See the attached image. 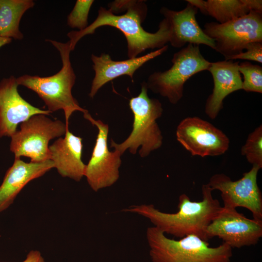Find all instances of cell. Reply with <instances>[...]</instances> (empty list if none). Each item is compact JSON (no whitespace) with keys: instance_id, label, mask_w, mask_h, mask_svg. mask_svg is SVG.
I'll use <instances>...</instances> for the list:
<instances>
[{"instance_id":"cell-9","label":"cell","mask_w":262,"mask_h":262,"mask_svg":"<svg viewBox=\"0 0 262 262\" xmlns=\"http://www.w3.org/2000/svg\"><path fill=\"white\" fill-rule=\"evenodd\" d=\"M260 169L253 165L237 180H232L223 173L215 174L207 184L213 191L220 192L223 207L246 208L251 212L254 219L262 222V194L257 183Z\"/></svg>"},{"instance_id":"cell-18","label":"cell","mask_w":262,"mask_h":262,"mask_svg":"<svg viewBox=\"0 0 262 262\" xmlns=\"http://www.w3.org/2000/svg\"><path fill=\"white\" fill-rule=\"evenodd\" d=\"M64 138H59L49 146V160L52 161L63 177L80 181L84 176L86 164L82 160V138L67 129Z\"/></svg>"},{"instance_id":"cell-15","label":"cell","mask_w":262,"mask_h":262,"mask_svg":"<svg viewBox=\"0 0 262 262\" xmlns=\"http://www.w3.org/2000/svg\"><path fill=\"white\" fill-rule=\"evenodd\" d=\"M168 47L166 45L143 56L122 61H114L108 54L102 53L100 56L92 54L95 76L92 82L89 97L93 98L102 86L118 77L128 75L132 79L134 73L138 69L147 62L166 51Z\"/></svg>"},{"instance_id":"cell-13","label":"cell","mask_w":262,"mask_h":262,"mask_svg":"<svg viewBox=\"0 0 262 262\" xmlns=\"http://www.w3.org/2000/svg\"><path fill=\"white\" fill-rule=\"evenodd\" d=\"M14 76L0 82V138L11 137L19 123L37 114L49 115V110L33 106L20 95Z\"/></svg>"},{"instance_id":"cell-21","label":"cell","mask_w":262,"mask_h":262,"mask_svg":"<svg viewBox=\"0 0 262 262\" xmlns=\"http://www.w3.org/2000/svg\"><path fill=\"white\" fill-rule=\"evenodd\" d=\"M241 154L252 166L262 168V126L260 125L249 134L241 148Z\"/></svg>"},{"instance_id":"cell-25","label":"cell","mask_w":262,"mask_h":262,"mask_svg":"<svg viewBox=\"0 0 262 262\" xmlns=\"http://www.w3.org/2000/svg\"><path fill=\"white\" fill-rule=\"evenodd\" d=\"M22 262H46L40 251L31 250Z\"/></svg>"},{"instance_id":"cell-8","label":"cell","mask_w":262,"mask_h":262,"mask_svg":"<svg viewBox=\"0 0 262 262\" xmlns=\"http://www.w3.org/2000/svg\"><path fill=\"white\" fill-rule=\"evenodd\" d=\"M204 33L215 42L214 49L225 60L243 51L247 44L262 42V12L250 11L247 15L225 23L211 22Z\"/></svg>"},{"instance_id":"cell-5","label":"cell","mask_w":262,"mask_h":262,"mask_svg":"<svg viewBox=\"0 0 262 262\" xmlns=\"http://www.w3.org/2000/svg\"><path fill=\"white\" fill-rule=\"evenodd\" d=\"M147 89L146 82H143L139 94L130 99L129 106L133 115L132 130L130 135L120 144L111 139V147L121 155L127 149L135 154L141 147L139 154L144 158L163 144V136L156 120L162 116L163 109L158 99L148 97Z\"/></svg>"},{"instance_id":"cell-4","label":"cell","mask_w":262,"mask_h":262,"mask_svg":"<svg viewBox=\"0 0 262 262\" xmlns=\"http://www.w3.org/2000/svg\"><path fill=\"white\" fill-rule=\"evenodd\" d=\"M146 237L152 262H229L232 256V248L225 243L210 247L195 235L176 240L154 226L147 229Z\"/></svg>"},{"instance_id":"cell-12","label":"cell","mask_w":262,"mask_h":262,"mask_svg":"<svg viewBox=\"0 0 262 262\" xmlns=\"http://www.w3.org/2000/svg\"><path fill=\"white\" fill-rule=\"evenodd\" d=\"M206 236L208 240L217 237L232 248L255 245L262 237V222L222 206L208 225Z\"/></svg>"},{"instance_id":"cell-11","label":"cell","mask_w":262,"mask_h":262,"mask_svg":"<svg viewBox=\"0 0 262 262\" xmlns=\"http://www.w3.org/2000/svg\"><path fill=\"white\" fill-rule=\"evenodd\" d=\"M176 134L178 141L193 156L221 155L229 146V138L222 131L196 116L182 120Z\"/></svg>"},{"instance_id":"cell-14","label":"cell","mask_w":262,"mask_h":262,"mask_svg":"<svg viewBox=\"0 0 262 262\" xmlns=\"http://www.w3.org/2000/svg\"><path fill=\"white\" fill-rule=\"evenodd\" d=\"M197 9L187 4L183 9L176 11L163 7L160 10L170 27L169 42L177 48L186 44H203L214 49V40L208 37L199 26L196 18Z\"/></svg>"},{"instance_id":"cell-24","label":"cell","mask_w":262,"mask_h":262,"mask_svg":"<svg viewBox=\"0 0 262 262\" xmlns=\"http://www.w3.org/2000/svg\"><path fill=\"white\" fill-rule=\"evenodd\" d=\"M244 49L246 51L239 53L232 57L230 60L243 59L251 60L262 63V42H251L245 46Z\"/></svg>"},{"instance_id":"cell-17","label":"cell","mask_w":262,"mask_h":262,"mask_svg":"<svg viewBox=\"0 0 262 262\" xmlns=\"http://www.w3.org/2000/svg\"><path fill=\"white\" fill-rule=\"evenodd\" d=\"M52 168H54V164L50 160L40 163H26L20 158H15L0 186V213L13 203L29 182L42 176Z\"/></svg>"},{"instance_id":"cell-7","label":"cell","mask_w":262,"mask_h":262,"mask_svg":"<svg viewBox=\"0 0 262 262\" xmlns=\"http://www.w3.org/2000/svg\"><path fill=\"white\" fill-rule=\"evenodd\" d=\"M46 115L37 114L31 116L22 122L20 130L11 136L10 149L15 158L25 156L33 163L49 160V141L65 135L68 126Z\"/></svg>"},{"instance_id":"cell-6","label":"cell","mask_w":262,"mask_h":262,"mask_svg":"<svg viewBox=\"0 0 262 262\" xmlns=\"http://www.w3.org/2000/svg\"><path fill=\"white\" fill-rule=\"evenodd\" d=\"M171 62L169 69L153 73L146 84L148 89L175 104L183 97L185 82L195 74L208 70L211 62L201 54L199 45L192 44L175 53Z\"/></svg>"},{"instance_id":"cell-10","label":"cell","mask_w":262,"mask_h":262,"mask_svg":"<svg viewBox=\"0 0 262 262\" xmlns=\"http://www.w3.org/2000/svg\"><path fill=\"white\" fill-rule=\"evenodd\" d=\"M83 117L98 129L95 147L86 165L84 174L91 188L98 192L113 185L118 180L121 155L116 150L110 151L108 149V125L100 120H95L88 112L84 114Z\"/></svg>"},{"instance_id":"cell-2","label":"cell","mask_w":262,"mask_h":262,"mask_svg":"<svg viewBox=\"0 0 262 262\" xmlns=\"http://www.w3.org/2000/svg\"><path fill=\"white\" fill-rule=\"evenodd\" d=\"M144 0H132L122 15H115L109 9L100 7L96 19L82 31H71L67 35L69 38L71 51L74 49L78 42L83 36L93 34L99 27L109 26L115 28L124 34L127 42V55L134 58L149 49H160L169 42L170 27L164 18L159 24L157 31L151 33L146 31L141 24L147 17V5Z\"/></svg>"},{"instance_id":"cell-3","label":"cell","mask_w":262,"mask_h":262,"mask_svg":"<svg viewBox=\"0 0 262 262\" xmlns=\"http://www.w3.org/2000/svg\"><path fill=\"white\" fill-rule=\"evenodd\" d=\"M47 41L60 54L62 62L61 70L49 77L22 75L16 79V82L18 85L24 86L36 93L51 113L63 110L66 123L68 126L69 118L74 112L80 111L84 114L88 111L79 105L72 94L76 75L70 60L69 41L64 43L49 39Z\"/></svg>"},{"instance_id":"cell-26","label":"cell","mask_w":262,"mask_h":262,"mask_svg":"<svg viewBox=\"0 0 262 262\" xmlns=\"http://www.w3.org/2000/svg\"><path fill=\"white\" fill-rule=\"evenodd\" d=\"M12 41V39L0 36V48L9 43Z\"/></svg>"},{"instance_id":"cell-16","label":"cell","mask_w":262,"mask_h":262,"mask_svg":"<svg viewBox=\"0 0 262 262\" xmlns=\"http://www.w3.org/2000/svg\"><path fill=\"white\" fill-rule=\"evenodd\" d=\"M239 62L224 60L211 63L208 70L211 73L213 88L205 103V112L214 119L223 108V100L232 92L242 89L243 80L238 70Z\"/></svg>"},{"instance_id":"cell-23","label":"cell","mask_w":262,"mask_h":262,"mask_svg":"<svg viewBox=\"0 0 262 262\" xmlns=\"http://www.w3.org/2000/svg\"><path fill=\"white\" fill-rule=\"evenodd\" d=\"M93 0H77L73 10L68 15L67 24L72 28L82 31L88 26V17Z\"/></svg>"},{"instance_id":"cell-19","label":"cell","mask_w":262,"mask_h":262,"mask_svg":"<svg viewBox=\"0 0 262 262\" xmlns=\"http://www.w3.org/2000/svg\"><path fill=\"white\" fill-rule=\"evenodd\" d=\"M205 15L223 24L244 16L250 11L262 12L261 0H208Z\"/></svg>"},{"instance_id":"cell-20","label":"cell","mask_w":262,"mask_h":262,"mask_svg":"<svg viewBox=\"0 0 262 262\" xmlns=\"http://www.w3.org/2000/svg\"><path fill=\"white\" fill-rule=\"evenodd\" d=\"M32 0H0V36L21 40L19 25L24 14L33 7Z\"/></svg>"},{"instance_id":"cell-1","label":"cell","mask_w":262,"mask_h":262,"mask_svg":"<svg viewBox=\"0 0 262 262\" xmlns=\"http://www.w3.org/2000/svg\"><path fill=\"white\" fill-rule=\"evenodd\" d=\"M212 191L208 184H203L200 201H191L186 194H182L179 197L178 211L175 213L161 212L152 204L132 205L122 211L147 218L164 234L180 238L195 235L208 242L206 229L222 207L213 197Z\"/></svg>"},{"instance_id":"cell-22","label":"cell","mask_w":262,"mask_h":262,"mask_svg":"<svg viewBox=\"0 0 262 262\" xmlns=\"http://www.w3.org/2000/svg\"><path fill=\"white\" fill-rule=\"evenodd\" d=\"M238 70L244 77L242 89L246 92L262 93V67L248 62L239 64Z\"/></svg>"}]
</instances>
